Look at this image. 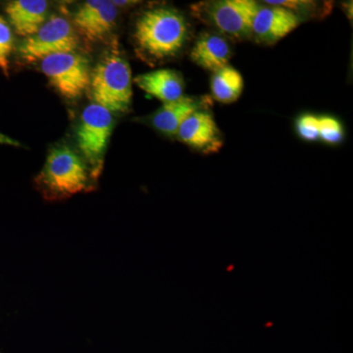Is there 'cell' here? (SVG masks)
Wrapping results in <instances>:
<instances>
[{
  "label": "cell",
  "instance_id": "52a82bcc",
  "mask_svg": "<svg viewBox=\"0 0 353 353\" xmlns=\"http://www.w3.org/2000/svg\"><path fill=\"white\" fill-rule=\"evenodd\" d=\"M79 46L80 38L72 23L61 16H52L36 34L21 43L18 52L24 61L34 63L57 53L76 52Z\"/></svg>",
  "mask_w": 353,
  "mask_h": 353
},
{
  "label": "cell",
  "instance_id": "3957f363",
  "mask_svg": "<svg viewBox=\"0 0 353 353\" xmlns=\"http://www.w3.org/2000/svg\"><path fill=\"white\" fill-rule=\"evenodd\" d=\"M94 103L111 113L129 110L132 99V70L117 50L102 55L92 70L90 85Z\"/></svg>",
  "mask_w": 353,
  "mask_h": 353
},
{
  "label": "cell",
  "instance_id": "8fae6325",
  "mask_svg": "<svg viewBox=\"0 0 353 353\" xmlns=\"http://www.w3.org/2000/svg\"><path fill=\"white\" fill-rule=\"evenodd\" d=\"M48 8L44 0H15L7 4L6 11L16 34L27 39L48 21Z\"/></svg>",
  "mask_w": 353,
  "mask_h": 353
},
{
  "label": "cell",
  "instance_id": "d6986e66",
  "mask_svg": "<svg viewBox=\"0 0 353 353\" xmlns=\"http://www.w3.org/2000/svg\"><path fill=\"white\" fill-rule=\"evenodd\" d=\"M296 130L299 136L306 141L319 139L318 115L306 113L299 116L296 121Z\"/></svg>",
  "mask_w": 353,
  "mask_h": 353
},
{
  "label": "cell",
  "instance_id": "2e32d148",
  "mask_svg": "<svg viewBox=\"0 0 353 353\" xmlns=\"http://www.w3.org/2000/svg\"><path fill=\"white\" fill-rule=\"evenodd\" d=\"M264 3L288 9V10L292 11V12L299 16L301 19V14L310 16V17H314V16H318L319 14L326 16V12H330L329 10H327V7L331 6V4H329L330 2L319 4L318 2L309 1V0H277V1L268 0V1H264Z\"/></svg>",
  "mask_w": 353,
  "mask_h": 353
},
{
  "label": "cell",
  "instance_id": "8992f818",
  "mask_svg": "<svg viewBox=\"0 0 353 353\" xmlns=\"http://www.w3.org/2000/svg\"><path fill=\"white\" fill-rule=\"evenodd\" d=\"M41 69L50 85L69 101L80 99L90 88L92 79L90 60L77 51L43 58Z\"/></svg>",
  "mask_w": 353,
  "mask_h": 353
},
{
  "label": "cell",
  "instance_id": "ffe728a7",
  "mask_svg": "<svg viewBox=\"0 0 353 353\" xmlns=\"http://www.w3.org/2000/svg\"><path fill=\"white\" fill-rule=\"evenodd\" d=\"M0 143L10 146H21L19 141L0 132Z\"/></svg>",
  "mask_w": 353,
  "mask_h": 353
},
{
  "label": "cell",
  "instance_id": "5b68a950",
  "mask_svg": "<svg viewBox=\"0 0 353 353\" xmlns=\"http://www.w3.org/2000/svg\"><path fill=\"white\" fill-rule=\"evenodd\" d=\"M113 125L112 113L101 105L92 103L83 109L77 128V145L94 183L99 180L103 169L104 157Z\"/></svg>",
  "mask_w": 353,
  "mask_h": 353
},
{
  "label": "cell",
  "instance_id": "ac0fdd59",
  "mask_svg": "<svg viewBox=\"0 0 353 353\" xmlns=\"http://www.w3.org/2000/svg\"><path fill=\"white\" fill-rule=\"evenodd\" d=\"M14 38L12 28L3 17L0 16V70L4 75H9V58L12 53Z\"/></svg>",
  "mask_w": 353,
  "mask_h": 353
},
{
  "label": "cell",
  "instance_id": "7c38bea8",
  "mask_svg": "<svg viewBox=\"0 0 353 353\" xmlns=\"http://www.w3.org/2000/svg\"><path fill=\"white\" fill-rule=\"evenodd\" d=\"M231 57L229 41L217 32L199 34L190 53V59L194 64L213 73L228 66Z\"/></svg>",
  "mask_w": 353,
  "mask_h": 353
},
{
  "label": "cell",
  "instance_id": "277c9868",
  "mask_svg": "<svg viewBox=\"0 0 353 353\" xmlns=\"http://www.w3.org/2000/svg\"><path fill=\"white\" fill-rule=\"evenodd\" d=\"M259 4L253 0H209L190 7L192 15L234 41L252 38L253 18Z\"/></svg>",
  "mask_w": 353,
  "mask_h": 353
},
{
  "label": "cell",
  "instance_id": "7a4b0ae2",
  "mask_svg": "<svg viewBox=\"0 0 353 353\" xmlns=\"http://www.w3.org/2000/svg\"><path fill=\"white\" fill-rule=\"evenodd\" d=\"M34 185L48 201H59L94 189L95 183L83 158L68 145L51 148Z\"/></svg>",
  "mask_w": 353,
  "mask_h": 353
},
{
  "label": "cell",
  "instance_id": "ba28073f",
  "mask_svg": "<svg viewBox=\"0 0 353 353\" xmlns=\"http://www.w3.org/2000/svg\"><path fill=\"white\" fill-rule=\"evenodd\" d=\"M118 8L108 0H88L74 13L73 27L79 38L90 43L104 41L117 23Z\"/></svg>",
  "mask_w": 353,
  "mask_h": 353
},
{
  "label": "cell",
  "instance_id": "30bf717a",
  "mask_svg": "<svg viewBox=\"0 0 353 353\" xmlns=\"http://www.w3.org/2000/svg\"><path fill=\"white\" fill-rule=\"evenodd\" d=\"M301 18L292 11L275 6H259L253 18L252 37L257 43L275 44L301 24Z\"/></svg>",
  "mask_w": 353,
  "mask_h": 353
},
{
  "label": "cell",
  "instance_id": "5bb4252c",
  "mask_svg": "<svg viewBox=\"0 0 353 353\" xmlns=\"http://www.w3.org/2000/svg\"><path fill=\"white\" fill-rule=\"evenodd\" d=\"M205 105L203 99L190 97L163 103L152 116V126L165 134L174 136L188 117L196 111L203 110Z\"/></svg>",
  "mask_w": 353,
  "mask_h": 353
},
{
  "label": "cell",
  "instance_id": "6da1fadb",
  "mask_svg": "<svg viewBox=\"0 0 353 353\" xmlns=\"http://www.w3.org/2000/svg\"><path fill=\"white\" fill-rule=\"evenodd\" d=\"M189 36L185 16L172 7H157L141 14L134 25L137 48L146 59L160 62L176 57Z\"/></svg>",
  "mask_w": 353,
  "mask_h": 353
},
{
  "label": "cell",
  "instance_id": "9a60e30c",
  "mask_svg": "<svg viewBox=\"0 0 353 353\" xmlns=\"http://www.w3.org/2000/svg\"><path fill=\"white\" fill-rule=\"evenodd\" d=\"M211 92L221 103H232L238 101L243 94V76L231 65L214 72L211 78Z\"/></svg>",
  "mask_w": 353,
  "mask_h": 353
},
{
  "label": "cell",
  "instance_id": "e0dca14e",
  "mask_svg": "<svg viewBox=\"0 0 353 353\" xmlns=\"http://www.w3.org/2000/svg\"><path fill=\"white\" fill-rule=\"evenodd\" d=\"M319 139L328 145H340L345 138L343 124L333 116H318Z\"/></svg>",
  "mask_w": 353,
  "mask_h": 353
},
{
  "label": "cell",
  "instance_id": "4fadbf2b",
  "mask_svg": "<svg viewBox=\"0 0 353 353\" xmlns=\"http://www.w3.org/2000/svg\"><path fill=\"white\" fill-rule=\"evenodd\" d=\"M139 88L163 103L182 99L185 82L182 74L171 69H158L134 79Z\"/></svg>",
  "mask_w": 353,
  "mask_h": 353
},
{
  "label": "cell",
  "instance_id": "9c48e42d",
  "mask_svg": "<svg viewBox=\"0 0 353 353\" xmlns=\"http://www.w3.org/2000/svg\"><path fill=\"white\" fill-rule=\"evenodd\" d=\"M176 137L185 145L204 154L218 152L224 145L222 132L214 117L205 109L188 117L179 128Z\"/></svg>",
  "mask_w": 353,
  "mask_h": 353
},
{
  "label": "cell",
  "instance_id": "44dd1931",
  "mask_svg": "<svg viewBox=\"0 0 353 353\" xmlns=\"http://www.w3.org/2000/svg\"><path fill=\"white\" fill-rule=\"evenodd\" d=\"M343 9L347 14L348 19H352V2H347V3L343 4Z\"/></svg>",
  "mask_w": 353,
  "mask_h": 353
}]
</instances>
